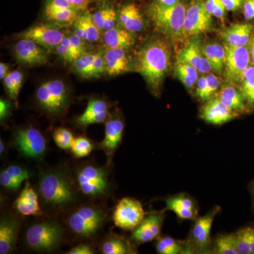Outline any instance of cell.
Segmentation results:
<instances>
[{
	"label": "cell",
	"instance_id": "obj_13",
	"mask_svg": "<svg viewBox=\"0 0 254 254\" xmlns=\"http://www.w3.org/2000/svg\"><path fill=\"white\" fill-rule=\"evenodd\" d=\"M14 54L20 63L28 66L44 65L48 61L46 48L31 40H20L14 47Z\"/></svg>",
	"mask_w": 254,
	"mask_h": 254
},
{
	"label": "cell",
	"instance_id": "obj_21",
	"mask_svg": "<svg viewBox=\"0 0 254 254\" xmlns=\"http://www.w3.org/2000/svg\"><path fill=\"white\" fill-rule=\"evenodd\" d=\"M19 224L12 217H6L0 222V254H9L16 246Z\"/></svg>",
	"mask_w": 254,
	"mask_h": 254
},
{
	"label": "cell",
	"instance_id": "obj_49",
	"mask_svg": "<svg viewBox=\"0 0 254 254\" xmlns=\"http://www.w3.org/2000/svg\"><path fill=\"white\" fill-rule=\"evenodd\" d=\"M208 81V93L209 98H212L216 94L217 91L220 86V81L218 76L213 73H208L206 76Z\"/></svg>",
	"mask_w": 254,
	"mask_h": 254
},
{
	"label": "cell",
	"instance_id": "obj_57",
	"mask_svg": "<svg viewBox=\"0 0 254 254\" xmlns=\"http://www.w3.org/2000/svg\"><path fill=\"white\" fill-rule=\"evenodd\" d=\"M74 33L82 38L83 41H88V36H87L86 30H85L84 26L82 24L81 21H80L78 18L75 21Z\"/></svg>",
	"mask_w": 254,
	"mask_h": 254
},
{
	"label": "cell",
	"instance_id": "obj_26",
	"mask_svg": "<svg viewBox=\"0 0 254 254\" xmlns=\"http://www.w3.org/2000/svg\"><path fill=\"white\" fill-rule=\"evenodd\" d=\"M202 56L203 51L200 38L198 36L193 37L185 48L179 53L177 58V63L187 64L197 69Z\"/></svg>",
	"mask_w": 254,
	"mask_h": 254
},
{
	"label": "cell",
	"instance_id": "obj_34",
	"mask_svg": "<svg viewBox=\"0 0 254 254\" xmlns=\"http://www.w3.org/2000/svg\"><path fill=\"white\" fill-rule=\"evenodd\" d=\"M98 53H84L73 63L75 71L83 77L88 78L92 65L96 59Z\"/></svg>",
	"mask_w": 254,
	"mask_h": 254
},
{
	"label": "cell",
	"instance_id": "obj_35",
	"mask_svg": "<svg viewBox=\"0 0 254 254\" xmlns=\"http://www.w3.org/2000/svg\"><path fill=\"white\" fill-rule=\"evenodd\" d=\"M102 252L105 254H125L129 253V249L125 241L115 237L104 242Z\"/></svg>",
	"mask_w": 254,
	"mask_h": 254
},
{
	"label": "cell",
	"instance_id": "obj_52",
	"mask_svg": "<svg viewBox=\"0 0 254 254\" xmlns=\"http://www.w3.org/2000/svg\"><path fill=\"white\" fill-rule=\"evenodd\" d=\"M118 19V15L115 12V10L110 8L109 12H108V16H107L106 21H105V26L103 30L108 31L110 28L115 26L117 23V20Z\"/></svg>",
	"mask_w": 254,
	"mask_h": 254
},
{
	"label": "cell",
	"instance_id": "obj_48",
	"mask_svg": "<svg viewBox=\"0 0 254 254\" xmlns=\"http://www.w3.org/2000/svg\"><path fill=\"white\" fill-rule=\"evenodd\" d=\"M9 74L13 87L12 99L16 100L18 98V93L22 86L23 74L19 71H11L9 73Z\"/></svg>",
	"mask_w": 254,
	"mask_h": 254
},
{
	"label": "cell",
	"instance_id": "obj_56",
	"mask_svg": "<svg viewBox=\"0 0 254 254\" xmlns=\"http://www.w3.org/2000/svg\"><path fill=\"white\" fill-rule=\"evenodd\" d=\"M94 253L91 247L86 245H80L71 249L68 254H93Z\"/></svg>",
	"mask_w": 254,
	"mask_h": 254
},
{
	"label": "cell",
	"instance_id": "obj_12",
	"mask_svg": "<svg viewBox=\"0 0 254 254\" xmlns=\"http://www.w3.org/2000/svg\"><path fill=\"white\" fill-rule=\"evenodd\" d=\"M64 36L59 28L48 24L36 25L20 35L21 39L31 40L43 48L50 50L59 46Z\"/></svg>",
	"mask_w": 254,
	"mask_h": 254
},
{
	"label": "cell",
	"instance_id": "obj_18",
	"mask_svg": "<svg viewBox=\"0 0 254 254\" xmlns=\"http://www.w3.org/2000/svg\"><path fill=\"white\" fill-rule=\"evenodd\" d=\"M105 71L111 76L122 74L131 69V63L126 50L108 48L104 53Z\"/></svg>",
	"mask_w": 254,
	"mask_h": 254
},
{
	"label": "cell",
	"instance_id": "obj_41",
	"mask_svg": "<svg viewBox=\"0 0 254 254\" xmlns=\"http://www.w3.org/2000/svg\"><path fill=\"white\" fill-rule=\"evenodd\" d=\"M166 205H175L177 206L182 207V208L190 209V210H195L194 203L193 200L189 198L188 196L185 195H177V196L171 197L165 200Z\"/></svg>",
	"mask_w": 254,
	"mask_h": 254
},
{
	"label": "cell",
	"instance_id": "obj_23",
	"mask_svg": "<svg viewBox=\"0 0 254 254\" xmlns=\"http://www.w3.org/2000/svg\"><path fill=\"white\" fill-rule=\"evenodd\" d=\"M124 131V123L120 120H109L105 126V134L100 147L108 156H111L121 142Z\"/></svg>",
	"mask_w": 254,
	"mask_h": 254
},
{
	"label": "cell",
	"instance_id": "obj_17",
	"mask_svg": "<svg viewBox=\"0 0 254 254\" xmlns=\"http://www.w3.org/2000/svg\"><path fill=\"white\" fill-rule=\"evenodd\" d=\"M218 212V210H213L204 216L195 219V225L192 230V239L195 247L200 251L206 250L210 245V230Z\"/></svg>",
	"mask_w": 254,
	"mask_h": 254
},
{
	"label": "cell",
	"instance_id": "obj_54",
	"mask_svg": "<svg viewBox=\"0 0 254 254\" xmlns=\"http://www.w3.org/2000/svg\"><path fill=\"white\" fill-rule=\"evenodd\" d=\"M227 11H237L243 6L245 0H222Z\"/></svg>",
	"mask_w": 254,
	"mask_h": 254
},
{
	"label": "cell",
	"instance_id": "obj_43",
	"mask_svg": "<svg viewBox=\"0 0 254 254\" xmlns=\"http://www.w3.org/2000/svg\"><path fill=\"white\" fill-rule=\"evenodd\" d=\"M5 170L13 179L21 184L29 177L27 170L18 165H10Z\"/></svg>",
	"mask_w": 254,
	"mask_h": 254
},
{
	"label": "cell",
	"instance_id": "obj_51",
	"mask_svg": "<svg viewBox=\"0 0 254 254\" xmlns=\"http://www.w3.org/2000/svg\"><path fill=\"white\" fill-rule=\"evenodd\" d=\"M243 14L246 19L254 21V0H245Z\"/></svg>",
	"mask_w": 254,
	"mask_h": 254
},
{
	"label": "cell",
	"instance_id": "obj_19",
	"mask_svg": "<svg viewBox=\"0 0 254 254\" xmlns=\"http://www.w3.org/2000/svg\"><path fill=\"white\" fill-rule=\"evenodd\" d=\"M220 102L227 107L240 114L247 111V101L240 89L228 83L220 88L215 95Z\"/></svg>",
	"mask_w": 254,
	"mask_h": 254
},
{
	"label": "cell",
	"instance_id": "obj_36",
	"mask_svg": "<svg viewBox=\"0 0 254 254\" xmlns=\"http://www.w3.org/2000/svg\"><path fill=\"white\" fill-rule=\"evenodd\" d=\"M78 18L81 21L82 24L83 25L85 30H86L87 36H88V41L89 43L98 42L100 38V30L95 24L93 19V15L86 12L79 16Z\"/></svg>",
	"mask_w": 254,
	"mask_h": 254
},
{
	"label": "cell",
	"instance_id": "obj_28",
	"mask_svg": "<svg viewBox=\"0 0 254 254\" xmlns=\"http://www.w3.org/2000/svg\"><path fill=\"white\" fill-rule=\"evenodd\" d=\"M235 235L239 254H254V227H246Z\"/></svg>",
	"mask_w": 254,
	"mask_h": 254
},
{
	"label": "cell",
	"instance_id": "obj_20",
	"mask_svg": "<svg viewBox=\"0 0 254 254\" xmlns=\"http://www.w3.org/2000/svg\"><path fill=\"white\" fill-rule=\"evenodd\" d=\"M108 105L104 100L91 99L89 100L84 113L77 118V123L86 127L93 124L104 123L108 118Z\"/></svg>",
	"mask_w": 254,
	"mask_h": 254
},
{
	"label": "cell",
	"instance_id": "obj_60",
	"mask_svg": "<svg viewBox=\"0 0 254 254\" xmlns=\"http://www.w3.org/2000/svg\"><path fill=\"white\" fill-rule=\"evenodd\" d=\"M8 70H9V66L6 64L0 63V78L1 80H4L6 75L8 74Z\"/></svg>",
	"mask_w": 254,
	"mask_h": 254
},
{
	"label": "cell",
	"instance_id": "obj_45",
	"mask_svg": "<svg viewBox=\"0 0 254 254\" xmlns=\"http://www.w3.org/2000/svg\"><path fill=\"white\" fill-rule=\"evenodd\" d=\"M0 183L4 188L12 190H17L21 185V183L13 179L5 170L0 173Z\"/></svg>",
	"mask_w": 254,
	"mask_h": 254
},
{
	"label": "cell",
	"instance_id": "obj_29",
	"mask_svg": "<svg viewBox=\"0 0 254 254\" xmlns=\"http://www.w3.org/2000/svg\"><path fill=\"white\" fill-rule=\"evenodd\" d=\"M240 91L247 105L254 107V65H250L242 74L240 81Z\"/></svg>",
	"mask_w": 254,
	"mask_h": 254
},
{
	"label": "cell",
	"instance_id": "obj_46",
	"mask_svg": "<svg viewBox=\"0 0 254 254\" xmlns=\"http://www.w3.org/2000/svg\"><path fill=\"white\" fill-rule=\"evenodd\" d=\"M195 96L203 101H208L210 100L208 93V81L206 76H201L197 81Z\"/></svg>",
	"mask_w": 254,
	"mask_h": 254
},
{
	"label": "cell",
	"instance_id": "obj_31",
	"mask_svg": "<svg viewBox=\"0 0 254 254\" xmlns=\"http://www.w3.org/2000/svg\"><path fill=\"white\" fill-rule=\"evenodd\" d=\"M46 15L50 21L65 23L75 22L78 18L77 11L73 8L46 9Z\"/></svg>",
	"mask_w": 254,
	"mask_h": 254
},
{
	"label": "cell",
	"instance_id": "obj_1",
	"mask_svg": "<svg viewBox=\"0 0 254 254\" xmlns=\"http://www.w3.org/2000/svg\"><path fill=\"white\" fill-rule=\"evenodd\" d=\"M171 51L168 43L159 38L147 42L137 55L136 71L155 93L160 90L168 72Z\"/></svg>",
	"mask_w": 254,
	"mask_h": 254
},
{
	"label": "cell",
	"instance_id": "obj_58",
	"mask_svg": "<svg viewBox=\"0 0 254 254\" xmlns=\"http://www.w3.org/2000/svg\"><path fill=\"white\" fill-rule=\"evenodd\" d=\"M73 9L86 10L89 4V0H66Z\"/></svg>",
	"mask_w": 254,
	"mask_h": 254
},
{
	"label": "cell",
	"instance_id": "obj_8",
	"mask_svg": "<svg viewBox=\"0 0 254 254\" xmlns=\"http://www.w3.org/2000/svg\"><path fill=\"white\" fill-rule=\"evenodd\" d=\"M144 218L141 203L131 198H124L120 200L113 213L115 225L125 230H134Z\"/></svg>",
	"mask_w": 254,
	"mask_h": 254
},
{
	"label": "cell",
	"instance_id": "obj_27",
	"mask_svg": "<svg viewBox=\"0 0 254 254\" xmlns=\"http://www.w3.org/2000/svg\"><path fill=\"white\" fill-rule=\"evenodd\" d=\"M202 51L205 58L210 62L213 71L218 74H221L225 67V46L219 43H209L202 48Z\"/></svg>",
	"mask_w": 254,
	"mask_h": 254
},
{
	"label": "cell",
	"instance_id": "obj_5",
	"mask_svg": "<svg viewBox=\"0 0 254 254\" xmlns=\"http://www.w3.org/2000/svg\"><path fill=\"white\" fill-rule=\"evenodd\" d=\"M36 98L41 108L48 113H59L67 103L66 86L60 80L46 82L37 90Z\"/></svg>",
	"mask_w": 254,
	"mask_h": 254
},
{
	"label": "cell",
	"instance_id": "obj_22",
	"mask_svg": "<svg viewBox=\"0 0 254 254\" xmlns=\"http://www.w3.org/2000/svg\"><path fill=\"white\" fill-rule=\"evenodd\" d=\"M103 41L109 48H120L128 50L134 46L135 40L133 33L120 26H114L103 34Z\"/></svg>",
	"mask_w": 254,
	"mask_h": 254
},
{
	"label": "cell",
	"instance_id": "obj_15",
	"mask_svg": "<svg viewBox=\"0 0 254 254\" xmlns=\"http://www.w3.org/2000/svg\"><path fill=\"white\" fill-rule=\"evenodd\" d=\"M163 215L152 213L147 215L132 232L131 238L138 243H146L155 240L160 235L163 225Z\"/></svg>",
	"mask_w": 254,
	"mask_h": 254
},
{
	"label": "cell",
	"instance_id": "obj_38",
	"mask_svg": "<svg viewBox=\"0 0 254 254\" xmlns=\"http://www.w3.org/2000/svg\"><path fill=\"white\" fill-rule=\"evenodd\" d=\"M71 149L73 154L76 158H84L91 153L93 150V145L88 138L78 137L75 138Z\"/></svg>",
	"mask_w": 254,
	"mask_h": 254
},
{
	"label": "cell",
	"instance_id": "obj_55",
	"mask_svg": "<svg viewBox=\"0 0 254 254\" xmlns=\"http://www.w3.org/2000/svg\"><path fill=\"white\" fill-rule=\"evenodd\" d=\"M198 72L205 74V73H210V71L213 70L211 64L208 60L205 58V55L203 54L201 60H200L199 64L197 68Z\"/></svg>",
	"mask_w": 254,
	"mask_h": 254
},
{
	"label": "cell",
	"instance_id": "obj_33",
	"mask_svg": "<svg viewBox=\"0 0 254 254\" xmlns=\"http://www.w3.org/2000/svg\"><path fill=\"white\" fill-rule=\"evenodd\" d=\"M156 250L161 254H179L184 253L183 246L175 239L166 237L160 239Z\"/></svg>",
	"mask_w": 254,
	"mask_h": 254
},
{
	"label": "cell",
	"instance_id": "obj_16",
	"mask_svg": "<svg viewBox=\"0 0 254 254\" xmlns=\"http://www.w3.org/2000/svg\"><path fill=\"white\" fill-rule=\"evenodd\" d=\"M254 27L251 23H235L220 33L225 45L231 47L249 46L254 34Z\"/></svg>",
	"mask_w": 254,
	"mask_h": 254
},
{
	"label": "cell",
	"instance_id": "obj_39",
	"mask_svg": "<svg viewBox=\"0 0 254 254\" xmlns=\"http://www.w3.org/2000/svg\"><path fill=\"white\" fill-rule=\"evenodd\" d=\"M56 52L65 63H73L76 60L74 51L68 36H64L62 43L57 47Z\"/></svg>",
	"mask_w": 254,
	"mask_h": 254
},
{
	"label": "cell",
	"instance_id": "obj_30",
	"mask_svg": "<svg viewBox=\"0 0 254 254\" xmlns=\"http://www.w3.org/2000/svg\"><path fill=\"white\" fill-rule=\"evenodd\" d=\"M175 73L184 86L191 89L198 79V71L193 66L184 63H176Z\"/></svg>",
	"mask_w": 254,
	"mask_h": 254
},
{
	"label": "cell",
	"instance_id": "obj_63",
	"mask_svg": "<svg viewBox=\"0 0 254 254\" xmlns=\"http://www.w3.org/2000/svg\"><path fill=\"white\" fill-rule=\"evenodd\" d=\"M4 143L2 142V140H1L0 141V153H1V155L3 153H4Z\"/></svg>",
	"mask_w": 254,
	"mask_h": 254
},
{
	"label": "cell",
	"instance_id": "obj_50",
	"mask_svg": "<svg viewBox=\"0 0 254 254\" xmlns=\"http://www.w3.org/2000/svg\"><path fill=\"white\" fill-rule=\"evenodd\" d=\"M109 10L110 8H103L98 10L93 15V21L100 30H103L104 28L105 21H106Z\"/></svg>",
	"mask_w": 254,
	"mask_h": 254
},
{
	"label": "cell",
	"instance_id": "obj_44",
	"mask_svg": "<svg viewBox=\"0 0 254 254\" xmlns=\"http://www.w3.org/2000/svg\"><path fill=\"white\" fill-rule=\"evenodd\" d=\"M105 71V63L104 59V54L102 53H98L97 55L96 59L92 65L91 71H90V77H95V76H100L102 73Z\"/></svg>",
	"mask_w": 254,
	"mask_h": 254
},
{
	"label": "cell",
	"instance_id": "obj_37",
	"mask_svg": "<svg viewBox=\"0 0 254 254\" xmlns=\"http://www.w3.org/2000/svg\"><path fill=\"white\" fill-rule=\"evenodd\" d=\"M53 138L56 145L63 150L71 148L75 139L72 133L64 128H57L53 133Z\"/></svg>",
	"mask_w": 254,
	"mask_h": 254
},
{
	"label": "cell",
	"instance_id": "obj_11",
	"mask_svg": "<svg viewBox=\"0 0 254 254\" xmlns=\"http://www.w3.org/2000/svg\"><path fill=\"white\" fill-rule=\"evenodd\" d=\"M80 190L88 196H98L105 193L108 187L106 172L103 169L88 165L78 175Z\"/></svg>",
	"mask_w": 254,
	"mask_h": 254
},
{
	"label": "cell",
	"instance_id": "obj_64",
	"mask_svg": "<svg viewBox=\"0 0 254 254\" xmlns=\"http://www.w3.org/2000/svg\"><path fill=\"white\" fill-rule=\"evenodd\" d=\"M252 194H253L254 199V183L252 184Z\"/></svg>",
	"mask_w": 254,
	"mask_h": 254
},
{
	"label": "cell",
	"instance_id": "obj_59",
	"mask_svg": "<svg viewBox=\"0 0 254 254\" xmlns=\"http://www.w3.org/2000/svg\"><path fill=\"white\" fill-rule=\"evenodd\" d=\"M9 110V103L6 100L1 99L0 100V119H1V121L4 120L8 116Z\"/></svg>",
	"mask_w": 254,
	"mask_h": 254
},
{
	"label": "cell",
	"instance_id": "obj_42",
	"mask_svg": "<svg viewBox=\"0 0 254 254\" xmlns=\"http://www.w3.org/2000/svg\"><path fill=\"white\" fill-rule=\"evenodd\" d=\"M166 208L173 211L179 218L183 219V220H195L196 219V210L182 208V207L175 205H166Z\"/></svg>",
	"mask_w": 254,
	"mask_h": 254
},
{
	"label": "cell",
	"instance_id": "obj_25",
	"mask_svg": "<svg viewBox=\"0 0 254 254\" xmlns=\"http://www.w3.org/2000/svg\"><path fill=\"white\" fill-rule=\"evenodd\" d=\"M118 21L120 24L134 33L141 31L143 27V17L139 9L133 4L125 5L119 13Z\"/></svg>",
	"mask_w": 254,
	"mask_h": 254
},
{
	"label": "cell",
	"instance_id": "obj_7",
	"mask_svg": "<svg viewBox=\"0 0 254 254\" xmlns=\"http://www.w3.org/2000/svg\"><path fill=\"white\" fill-rule=\"evenodd\" d=\"M211 15L205 9V0H192L187 8L184 36H198L212 28Z\"/></svg>",
	"mask_w": 254,
	"mask_h": 254
},
{
	"label": "cell",
	"instance_id": "obj_61",
	"mask_svg": "<svg viewBox=\"0 0 254 254\" xmlns=\"http://www.w3.org/2000/svg\"><path fill=\"white\" fill-rule=\"evenodd\" d=\"M156 2L163 6H174L180 2V0H157Z\"/></svg>",
	"mask_w": 254,
	"mask_h": 254
},
{
	"label": "cell",
	"instance_id": "obj_14",
	"mask_svg": "<svg viewBox=\"0 0 254 254\" xmlns=\"http://www.w3.org/2000/svg\"><path fill=\"white\" fill-rule=\"evenodd\" d=\"M239 114L227 108L216 97L210 98L200 110V118L206 123L220 125L231 121Z\"/></svg>",
	"mask_w": 254,
	"mask_h": 254
},
{
	"label": "cell",
	"instance_id": "obj_6",
	"mask_svg": "<svg viewBox=\"0 0 254 254\" xmlns=\"http://www.w3.org/2000/svg\"><path fill=\"white\" fill-rule=\"evenodd\" d=\"M103 220L104 215L100 210L91 207H83L70 215L68 225L76 235L90 237L100 230Z\"/></svg>",
	"mask_w": 254,
	"mask_h": 254
},
{
	"label": "cell",
	"instance_id": "obj_10",
	"mask_svg": "<svg viewBox=\"0 0 254 254\" xmlns=\"http://www.w3.org/2000/svg\"><path fill=\"white\" fill-rule=\"evenodd\" d=\"M14 144L21 154L30 158H41L46 150L45 137L38 129L31 127L16 132Z\"/></svg>",
	"mask_w": 254,
	"mask_h": 254
},
{
	"label": "cell",
	"instance_id": "obj_62",
	"mask_svg": "<svg viewBox=\"0 0 254 254\" xmlns=\"http://www.w3.org/2000/svg\"><path fill=\"white\" fill-rule=\"evenodd\" d=\"M249 47H250L251 63L254 65V33L252 39H251L250 44H249Z\"/></svg>",
	"mask_w": 254,
	"mask_h": 254
},
{
	"label": "cell",
	"instance_id": "obj_47",
	"mask_svg": "<svg viewBox=\"0 0 254 254\" xmlns=\"http://www.w3.org/2000/svg\"><path fill=\"white\" fill-rule=\"evenodd\" d=\"M70 41H71V46H72L73 51H74L75 56L76 60L79 58L81 55L86 53V48H85L83 40L75 34L74 33L69 34Z\"/></svg>",
	"mask_w": 254,
	"mask_h": 254
},
{
	"label": "cell",
	"instance_id": "obj_24",
	"mask_svg": "<svg viewBox=\"0 0 254 254\" xmlns=\"http://www.w3.org/2000/svg\"><path fill=\"white\" fill-rule=\"evenodd\" d=\"M14 206L18 213L23 215H34L41 213L38 195L28 182L15 201Z\"/></svg>",
	"mask_w": 254,
	"mask_h": 254
},
{
	"label": "cell",
	"instance_id": "obj_3",
	"mask_svg": "<svg viewBox=\"0 0 254 254\" xmlns=\"http://www.w3.org/2000/svg\"><path fill=\"white\" fill-rule=\"evenodd\" d=\"M39 190L44 201L52 206H65L73 200L71 183L66 175L60 172H49L42 175Z\"/></svg>",
	"mask_w": 254,
	"mask_h": 254
},
{
	"label": "cell",
	"instance_id": "obj_2",
	"mask_svg": "<svg viewBox=\"0 0 254 254\" xmlns=\"http://www.w3.org/2000/svg\"><path fill=\"white\" fill-rule=\"evenodd\" d=\"M187 7L180 2L174 6H163L158 2L150 5L148 14L159 31L172 38L184 36V24Z\"/></svg>",
	"mask_w": 254,
	"mask_h": 254
},
{
	"label": "cell",
	"instance_id": "obj_32",
	"mask_svg": "<svg viewBox=\"0 0 254 254\" xmlns=\"http://www.w3.org/2000/svg\"><path fill=\"white\" fill-rule=\"evenodd\" d=\"M215 252L219 254H239L235 234L219 236L215 240Z\"/></svg>",
	"mask_w": 254,
	"mask_h": 254
},
{
	"label": "cell",
	"instance_id": "obj_40",
	"mask_svg": "<svg viewBox=\"0 0 254 254\" xmlns=\"http://www.w3.org/2000/svg\"><path fill=\"white\" fill-rule=\"evenodd\" d=\"M205 9L209 14L222 19L225 14V6L222 0H205Z\"/></svg>",
	"mask_w": 254,
	"mask_h": 254
},
{
	"label": "cell",
	"instance_id": "obj_53",
	"mask_svg": "<svg viewBox=\"0 0 254 254\" xmlns=\"http://www.w3.org/2000/svg\"><path fill=\"white\" fill-rule=\"evenodd\" d=\"M72 8L66 0H50L46 9H65Z\"/></svg>",
	"mask_w": 254,
	"mask_h": 254
},
{
	"label": "cell",
	"instance_id": "obj_4",
	"mask_svg": "<svg viewBox=\"0 0 254 254\" xmlns=\"http://www.w3.org/2000/svg\"><path fill=\"white\" fill-rule=\"evenodd\" d=\"M63 235V228L58 222H43L28 228L26 242L33 250L50 252L58 247Z\"/></svg>",
	"mask_w": 254,
	"mask_h": 254
},
{
	"label": "cell",
	"instance_id": "obj_9",
	"mask_svg": "<svg viewBox=\"0 0 254 254\" xmlns=\"http://www.w3.org/2000/svg\"><path fill=\"white\" fill-rule=\"evenodd\" d=\"M225 61L224 73L227 81L240 82L246 68L250 66V47H231L225 45Z\"/></svg>",
	"mask_w": 254,
	"mask_h": 254
}]
</instances>
